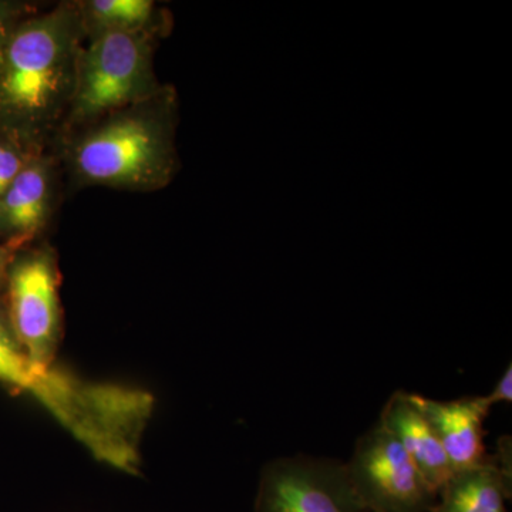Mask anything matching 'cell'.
<instances>
[{"label":"cell","mask_w":512,"mask_h":512,"mask_svg":"<svg viewBox=\"0 0 512 512\" xmlns=\"http://www.w3.org/2000/svg\"><path fill=\"white\" fill-rule=\"evenodd\" d=\"M379 423L412 458L431 490L439 493L454 470L416 396L406 392L393 393L384 406Z\"/></svg>","instance_id":"obj_8"},{"label":"cell","mask_w":512,"mask_h":512,"mask_svg":"<svg viewBox=\"0 0 512 512\" xmlns=\"http://www.w3.org/2000/svg\"><path fill=\"white\" fill-rule=\"evenodd\" d=\"M171 111L161 90L87 126L70 150L76 177L84 184L126 190L163 188L174 171Z\"/></svg>","instance_id":"obj_2"},{"label":"cell","mask_w":512,"mask_h":512,"mask_svg":"<svg viewBox=\"0 0 512 512\" xmlns=\"http://www.w3.org/2000/svg\"><path fill=\"white\" fill-rule=\"evenodd\" d=\"M345 467L366 512H430L436 504L437 494L380 423L357 440Z\"/></svg>","instance_id":"obj_5"},{"label":"cell","mask_w":512,"mask_h":512,"mask_svg":"<svg viewBox=\"0 0 512 512\" xmlns=\"http://www.w3.org/2000/svg\"><path fill=\"white\" fill-rule=\"evenodd\" d=\"M84 32L76 5L20 20L0 56V126L37 141L69 110Z\"/></svg>","instance_id":"obj_1"},{"label":"cell","mask_w":512,"mask_h":512,"mask_svg":"<svg viewBox=\"0 0 512 512\" xmlns=\"http://www.w3.org/2000/svg\"><path fill=\"white\" fill-rule=\"evenodd\" d=\"M439 437L454 471L477 466L487 460L484 444V420L491 407L484 396H468L441 402L414 394Z\"/></svg>","instance_id":"obj_9"},{"label":"cell","mask_w":512,"mask_h":512,"mask_svg":"<svg viewBox=\"0 0 512 512\" xmlns=\"http://www.w3.org/2000/svg\"><path fill=\"white\" fill-rule=\"evenodd\" d=\"M256 512H366L345 464L329 458H279L266 466Z\"/></svg>","instance_id":"obj_6"},{"label":"cell","mask_w":512,"mask_h":512,"mask_svg":"<svg viewBox=\"0 0 512 512\" xmlns=\"http://www.w3.org/2000/svg\"><path fill=\"white\" fill-rule=\"evenodd\" d=\"M55 174L50 158L36 153L0 197V244L20 251L35 239L52 212Z\"/></svg>","instance_id":"obj_7"},{"label":"cell","mask_w":512,"mask_h":512,"mask_svg":"<svg viewBox=\"0 0 512 512\" xmlns=\"http://www.w3.org/2000/svg\"><path fill=\"white\" fill-rule=\"evenodd\" d=\"M485 403L493 407L497 403H511L512 400V365H508L504 370L503 376L498 380L493 392L484 396Z\"/></svg>","instance_id":"obj_15"},{"label":"cell","mask_w":512,"mask_h":512,"mask_svg":"<svg viewBox=\"0 0 512 512\" xmlns=\"http://www.w3.org/2000/svg\"><path fill=\"white\" fill-rule=\"evenodd\" d=\"M25 12V6L0 0V56H2L3 49H5L13 29L16 28L20 20L25 19L23 18Z\"/></svg>","instance_id":"obj_14"},{"label":"cell","mask_w":512,"mask_h":512,"mask_svg":"<svg viewBox=\"0 0 512 512\" xmlns=\"http://www.w3.org/2000/svg\"><path fill=\"white\" fill-rule=\"evenodd\" d=\"M79 10L84 30L92 35L151 30L156 19V6L150 0H90Z\"/></svg>","instance_id":"obj_12"},{"label":"cell","mask_w":512,"mask_h":512,"mask_svg":"<svg viewBox=\"0 0 512 512\" xmlns=\"http://www.w3.org/2000/svg\"><path fill=\"white\" fill-rule=\"evenodd\" d=\"M511 484L487 458L477 466L454 471L437 493L430 512H508Z\"/></svg>","instance_id":"obj_11"},{"label":"cell","mask_w":512,"mask_h":512,"mask_svg":"<svg viewBox=\"0 0 512 512\" xmlns=\"http://www.w3.org/2000/svg\"><path fill=\"white\" fill-rule=\"evenodd\" d=\"M39 151L33 138L13 128L0 126V197Z\"/></svg>","instance_id":"obj_13"},{"label":"cell","mask_w":512,"mask_h":512,"mask_svg":"<svg viewBox=\"0 0 512 512\" xmlns=\"http://www.w3.org/2000/svg\"><path fill=\"white\" fill-rule=\"evenodd\" d=\"M153 33L100 32L82 49L69 126L87 127L161 93L153 70Z\"/></svg>","instance_id":"obj_3"},{"label":"cell","mask_w":512,"mask_h":512,"mask_svg":"<svg viewBox=\"0 0 512 512\" xmlns=\"http://www.w3.org/2000/svg\"><path fill=\"white\" fill-rule=\"evenodd\" d=\"M18 252L15 249L0 244V291L6 286L10 265H12L13 259H15Z\"/></svg>","instance_id":"obj_16"},{"label":"cell","mask_w":512,"mask_h":512,"mask_svg":"<svg viewBox=\"0 0 512 512\" xmlns=\"http://www.w3.org/2000/svg\"><path fill=\"white\" fill-rule=\"evenodd\" d=\"M59 279L55 254L39 248L16 254L6 281L10 329L40 372L53 370L59 346Z\"/></svg>","instance_id":"obj_4"},{"label":"cell","mask_w":512,"mask_h":512,"mask_svg":"<svg viewBox=\"0 0 512 512\" xmlns=\"http://www.w3.org/2000/svg\"><path fill=\"white\" fill-rule=\"evenodd\" d=\"M0 382L35 394L57 417L70 409L79 390V380L50 370L40 372L29 362L10 329L8 316L0 311Z\"/></svg>","instance_id":"obj_10"}]
</instances>
